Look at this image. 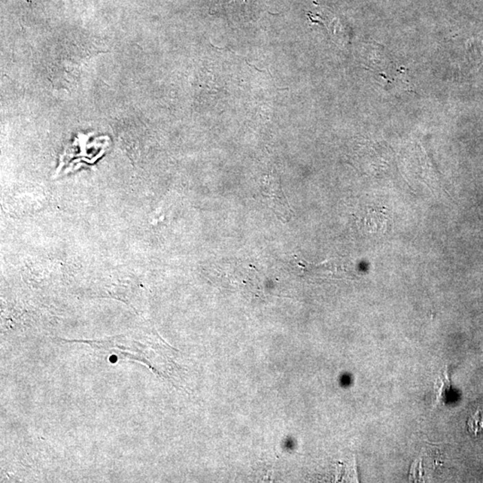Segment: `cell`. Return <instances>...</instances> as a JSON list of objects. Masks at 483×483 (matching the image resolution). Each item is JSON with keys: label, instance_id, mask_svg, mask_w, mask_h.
Listing matches in <instances>:
<instances>
[{"label": "cell", "instance_id": "obj_1", "mask_svg": "<svg viewBox=\"0 0 483 483\" xmlns=\"http://www.w3.org/2000/svg\"><path fill=\"white\" fill-rule=\"evenodd\" d=\"M263 193L268 200L269 207L274 211L279 220H290L292 211L278 177L269 175L263 179Z\"/></svg>", "mask_w": 483, "mask_h": 483}, {"label": "cell", "instance_id": "obj_2", "mask_svg": "<svg viewBox=\"0 0 483 483\" xmlns=\"http://www.w3.org/2000/svg\"><path fill=\"white\" fill-rule=\"evenodd\" d=\"M468 428L473 434L481 433L483 431V409H478L475 415L468 420Z\"/></svg>", "mask_w": 483, "mask_h": 483}]
</instances>
